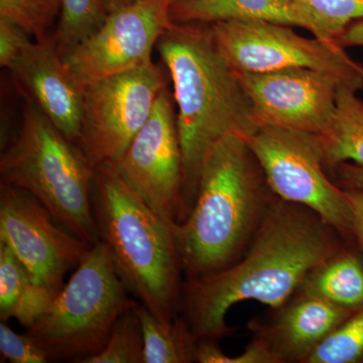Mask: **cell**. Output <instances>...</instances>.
Listing matches in <instances>:
<instances>
[{
  "mask_svg": "<svg viewBox=\"0 0 363 363\" xmlns=\"http://www.w3.org/2000/svg\"><path fill=\"white\" fill-rule=\"evenodd\" d=\"M56 222L30 193L0 183V241L25 266L33 285L58 295L67 272L92 247Z\"/></svg>",
  "mask_w": 363,
  "mask_h": 363,
  "instance_id": "obj_10",
  "label": "cell"
},
{
  "mask_svg": "<svg viewBox=\"0 0 363 363\" xmlns=\"http://www.w3.org/2000/svg\"><path fill=\"white\" fill-rule=\"evenodd\" d=\"M32 37L21 26L0 18V65L9 69L14 61L32 44Z\"/></svg>",
  "mask_w": 363,
  "mask_h": 363,
  "instance_id": "obj_28",
  "label": "cell"
},
{
  "mask_svg": "<svg viewBox=\"0 0 363 363\" xmlns=\"http://www.w3.org/2000/svg\"><path fill=\"white\" fill-rule=\"evenodd\" d=\"M0 353L4 360L13 363H45L50 362L47 353L28 334H18L0 322Z\"/></svg>",
  "mask_w": 363,
  "mask_h": 363,
  "instance_id": "obj_27",
  "label": "cell"
},
{
  "mask_svg": "<svg viewBox=\"0 0 363 363\" xmlns=\"http://www.w3.org/2000/svg\"><path fill=\"white\" fill-rule=\"evenodd\" d=\"M135 1H138V0H104V4L107 13H109L116 11V9H121V7L130 6Z\"/></svg>",
  "mask_w": 363,
  "mask_h": 363,
  "instance_id": "obj_32",
  "label": "cell"
},
{
  "mask_svg": "<svg viewBox=\"0 0 363 363\" xmlns=\"http://www.w3.org/2000/svg\"><path fill=\"white\" fill-rule=\"evenodd\" d=\"M196 362L279 363L267 341L255 334L252 342L238 357H227L213 339H199L196 350Z\"/></svg>",
  "mask_w": 363,
  "mask_h": 363,
  "instance_id": "obj_26",
  "label": "cell"
},
{
  "mask_svg": "<svg viewBox=\"0 0 363 363\" xmlns=\"http://www.w3.org/2000/svg\"><path fill=\"white\" fill-rule=\"evenodd\" d=\"M138 306L118 317L101 351L78 363H143L145 343Z\"/></svg>",
  "mask_w": 363,
  "mask_h": 363,
  "instance_id": "obj_20",
  "label": "cell"
},
{
  "mask_svg": "<svg viewBox=\"0 0 363 363\" xmlns=\"http://www.w3.org/2000/svg\"><path fill=\"white\" fill-rule=\"evenodd\" d=\"M162 1L166 2L169 6H172V4H176V2L183 1V0H162Z\"/></svg>",
  "mask_w": 363,
  "mask_h": 363,
  "instance_id": "obj_33",
  "label": "cell"
},
{
  "mask_svg": "<svg viewBox=\"0 0 363 363\" xmlns=\"http://www.w3.org/2000/svg\"><path fill=\"white\" fill-rule=\"evenodd\" d=\"M95 168L26 95L18 133L0 157V183L33 195L60 225L93 247L100 241L92 211Z\"/></svg>",
  "mask_w": 363,
  "mask_h": 363,
  "instance_id": "obj_5",
  "label": "cell"
},
{
  "mask_svg": "<svg viewBox=\"0 0 363 363\" xmlns=\"http://www.w3.org/2000/svg\"><path fill=\"white\" fill-rule=\"evenodd\" d=\"M162 0H138L107 14L101 26L62 55L64 63L86 86L152 63V52L173 25Z\"/></svg>",
  "mask_w": 363,
  "mask_h": 363,
  "instance_id": "obj_11",
  "label": "cell"
},
{
  "mask_svg": "<svg viewBox=\"0 0 363 363\" xmlns=\"http://www.w3.org/2000/svg\"><path fill=\"white\" fill-rule=\"evenodd\" d=\"M30 274L6 243L0 241V319L9 321L28 286Z\"/></svg>",
  "mask_w": 363,
  "mask_h": 363,
  "instance_id": "obj_25",
  "label": "cell"
},
{
  "mask_svg": "<svg viewBox=\"0 0 363 363\" xmlns=\"http://www.w3.org/2000/svg\"><path fill=\"white\" fill-rule=\"evenodd\" d=\"M276 198L247 138L221 140L205 162L194 206L173 226L186 281L238 262Z\"/></svg>",
  "mask_w": 363,
  "mask_h": 363,
  "instance_id": "obj_3",
  "label": "cell"
},
{
  "mask_svg": "<svg viewBox=\"0 0 363 363\" xmlns=\"http://www.w3.org/2000/svg\"><path fill=\"white\" fill-rule=\"evenodd\" d=\"M353 312L313 294L298 291L279 308L269 326L253 323L255 335L264 338L279 362H304L308 355Z\"/></svg>",
  "mask_w": 363,
  "mask_h": 363,
  "instance_id": "obj_15",
  "label": "cell"
},
{
  "mask_svg": "<svg viewBox=\"0 0 363 363\" xmlns=\"http://www.w3.org/2000/svg\"><path fill=\"white\" fill-rule=\"evenodd\" d=\"M336 43L343 49L348 47H363V18L353 21L348 26Z\"/></svg>",
  "mask_w": 363,
  "mask_h": 363,
  "instance_id": "obj_31",
  "label": "cell"
},
{
  "mask_svg": "<svg viewBox=\"0 0 363 363\" xmlns=\"http://www.w3.org/2000/svg\"><path fill=\"white\" fill-rule=\"evenodd\" d=\"M332 180L343 190L363 191V166L346 162L330 172Z\"/></svg>",
  "mask_w": 363,
  "mask_h": 363,
  "instance_id": "obj_29",
  "label": "cell"
},
{
  "mask_svg": "<svg viewBox=\"0 0 363 363\" xmlns=\"http://www.w3.org/2000/svg\"><path fill=\"white\" fill-rule=\"evenodd\" d=\"M305 363H362L363 309L353 312L308 355Z\"/></svg>",
  "mask_w": 363,
  "mask_h": 363,
  "instance_id": "obj_22",
  "label": "cell"
},
{
  "mask_svg": "<svg viewBox=\"0 0 363 363\" xmlns=\"http://www.w3.org/2000/svg\"><path fill=\"white\" fill-rule=\"evenodd\" d=\"M92 211L100 241L131 295L162 323H173L184 286L173 227L125 183L116 164L95 168Z\"/></svg>",
  "mask_w": 363,
  "mask_h": 363,
  "instance_id": "obj_4",
  "label": "cell"
},
{
  "mask_svg": "<svg viewBox=\"0 0 363 363\" xmlns=\"http://www.w3.org/2000/svg\"><path fill=\"white\" fill-rule=\"evenodd\" d=\"M125 183L169 226L180 215L184 169L174 95L157 97L147 123L116 164Z\"/></svg>",
  "mask_w": 363,
  "mask_h": 363,
  "instance_id": "obj_12",
  "label": "cell"
},
{
  "mask_svg": "<svg viewBox=\"0 0 363 363\" xmlns=\"http://www.w3.org/2000/svg\"><path fill=\"white\" fill-rule=\"evenodd\" d=\"M175 23H212L233 20L272 21L305 28L315 35L311 16L294 0H183L169 6Z\"/></svg>",
  "mask_w": 363,
  "mask_h": 363,
  "instance_id": "obj_16",
  "label": "cell"
},
{
  "mask_svg": "<svg viewBox=\"0 0 363 363\" xmlns=\"http://www.w3.org/2000/svg\"><path fill=\"white\" fill-rule=\"evenodd\" d=\"M52 123L77 143L82 125L84 86L64 63L54 35L33 42L9 69Z\"/></svg>",
  "mask_w": 363,
  "mask_h": 363,
  "instance_id": "obj_14",
  "label": "cell"
},
{
  "mask_svg": "<svg viewBox=\"0 0 363 363\" xmlns=\"http://www.w3.org/2000/svg\"><path fill=\"white\" fill-rule=\"evenodd\" d=\"M169 79L166 67L152 62L84 86L78 145L94 168L121 159Z\"/></svg>",
  "mask_w": 363,
  "mask_h": 363,
  "instance_id": "obj_9",
  "label": "cell"
},
{
  "mask_svg": "<svg viewBox=\"0 0 363 363\" xmlns=\"http://www.w3.org/2000/svg\"><path fill=\"white\" fill-rule=\"evenodd\" d=\"M142 324L143 363H188L196 362L199 338L179 315L172 324H164L145 306L136 308Z\"/></svg>",
  "mask_w": 363,
  "mask_h": 363,
  "instance_id": "obj_19",
  "label": "cell"
},
{
  "mask_svg": "<svg viewBox=\"0 0 363 363\" xmlns=\"http://www.w3.org/2000/svg\"><path fill=\"white\" fill-rule=\"evenodd\" d=\"M130 294L108 248L99 241L26 333L50 360L78 363L101 351L118 317L140 304Z\"/></svg>",
  "mask_w": 363,
  "mask_h": 363,
  "instance_id": "obj_6",
  "label": "cell"
},
{
  "mask_svg": "<svg viewBox=\"0 0 363 363\" xmlns=\"http://www.w3.org/2000/svg\"><path fill=\"white\" fill-rule=\"evenodd\" d=\"M63 0H0V18L21 26L37 42L49 39L50 28L60 18Z\"/></svg>",
  "mask_w": 363,
  "mask_h": 363,
  "instance_id": "obj_24",
  "label": "cell"
},
{
  "mask_svg": "<svg viewBox=\"0 0 363 363\" xmlns=\"http://www.w3.org/2000/svg\"><path fill=\"white\" fill-rule=\"evenodd\" d=\"M211 26L222 51L238 72L307 68L333 76L355 92L363 89V66L336 43L300 37L292 26L267 21L233 20Z\"/></svg>",
  "mask_w": 363,
  "mask_h": 363,
  "instance_id": "obj_8",
  "label": "cell"
},
{
  "mask_svg": "<svg viewBox=\"0 0 363 363\" xmlns=\"http://www.w3.org/2000/svg\"><path fill=\"white\" fill-rule=\"evenodd\" d=\"M352 213L353 238L363 253V191L343 190Z\"/></svg>",
  "mask_w": 363,
  "mask_h": 363,
  "instance_id": "obj_30",
  "label": "cell"
},
{
  "mask_svg": "<svg viewBox=\"0 0 363 363\" xmlns=\"http://www.w3.org/2000/svg\"><path fill=\"white\" fill-rule=\"evenodd\" d=\"M318 138L328 174L342 162L363 166V102L355 91L339 87L331 123Z\"/></svg>",
  "mask_w": 363,
  "mask_h": 363,
  "instance_id": "obj_18",
  "label": "cell"
},
{
  "mask_svg": "<svg viewBox=\"0 0 363 363\" xmlns=\"http://www.w3.org/2000/svg\"><path fill=\"white\" fill-rule=\"evenodd\" d=\"M314 21L318 39L334 42L353 21L363 18V0H294ZM337 44V43H336Z\"/></svg>",
  "mask_w": 363,
  "mask_h": 363,
  "instance_id": "obj_23",
  "label": "cell"
},
{
  "mask_svg": "<svg viewBox=\"0 0 363 363\" xmlns=\"http://www.w3.org/2000/svg\"><path fill=\"white\" fill-rule=\"evenodd\" d=\"M107 14L104 0H63L58 26L52 35L61 55L94 33Z\"/></svg>",
  "mask_w": 363,
  "mask_h": 363,
  "instance_id": "obj_21",
  "label": "cell"
},
{
  "mask_svg": "<svg viewBox=\"0 0 363 363\" xmlns=\"http://www.w3.org/2000/svg\"><path fill=\"white\" fill-rule=\"evenodd\" d=\"M247 140L277 197L309 208L354 243L350 203L325 168L318 135L262 126Z\"/></svg>",
  "mask_w": 363,
  "mask_h": 363,
  "instance_id": "obj_7",
  "label": "cell"
},
{
  "mask_svg": "<svg viewBox=\"0 0 363 363\" xmlns=\"http://www.w3.org/2000/svg\"><path fill=\"white\" fill-rule=\"evenodd\" d=\"M262 126L289 128L321 135L336 108L340 82L312 69L293 68L266 72H238Z\"/></svg>",
  "mask_w": 363,
  "mask_h": 363,
  "instance_id": "obj_13",
  "label": "cell"
},
{
  "mask_svg": "<svg viewBox=\"0 0 363 363\" xmlns=\"http://www.w3.org/2000/svg\"><path fill=\"white\" fill-rule=\"evenodd\" d=\"M348 243L309 208L277 197L238 262L184 283L180 314L198 338L217 340L231 333L226 315L233 306L253 300L279 309Z\"/></svg>",
  "mask_w": 363,
  "mask_h": 363,
  "instance_id": "obj_1",
  "label": "cell"
},
{
  "mask_svg": "<svg viewBox=\"0 0 363 363\" xmlns=\"http://www.w3.org/2000/svg\"><path fill=\"white\" fill-rule=\"evenodd\" d=\"M156 48L174 85L184 169L180 223L194 206L203 168L215 147L227 136L247 140L260 125L211 25L174 23Z\"/></svg>",
  "mask_w": 363,
  "mask_h": 363,
  "instance_id": "obj_2",
  "label": "cell"
},
{
  "mask_svg": "<svg viewBox=\"0 0 363 363\" xmlns=\"http://www.w3.org/2000/svg\"><path fill=\"white\" fill-rule=\"evenodd\" d=\"M354 245L348 243L315 267L298 291L313 294L351 312L363 309V253Z\"/></svg>",
  "mask_w": 363,
  "mask_h": 363,
  "instance_id": "obj_17",
  "label": "cell"
}]
</instances>
